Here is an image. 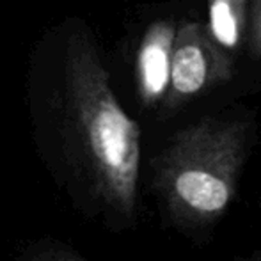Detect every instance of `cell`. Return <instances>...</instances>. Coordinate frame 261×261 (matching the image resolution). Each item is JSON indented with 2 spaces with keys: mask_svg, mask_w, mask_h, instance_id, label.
Wrapping results in <instances>:
<instances>
[{
  "mask_svg": "<svg viewBox=\"0 0 261 261\" xmlns=\"http://www.w3.org/2000/svg\"><path fill=\"white\" fill-rule=\"evenodd\" d=\"M66 137L76 179L112 222L135 220L141 178V126L110 87L96 46L76 36L66 50Z\"/></svg>",
  "mask_w": 261,
  "mask_h": 261,
  "instance_id": "1",
  "label": "cell"
},
{
  "mask_svg": "<svg viewBox=\"0 0 261 261\" xmlns=\"http://www.w3.org/2000/svg\"><path fill=\"white\" fill-rule=\"evenodd\" d=\"M176 25L171 20H156L146 29L137 50L135 82L139 100L144 107L162 105L171 76V55Z\"/></svg>",
  "mask_w": 261,
  "mask_h": 261,
  "instance_id": "4",
  "label": "cell"
},
{
  "mask_svg": "<svg viewBox=\"0 0 261 261\" xmlns=\"http://www.w3.org/2000/svg\"><path fill=\"white\" fill-rule=\"evenodd\" d=\"M251 141V123L237 116H206L176 132L151 165L164 219L190 238L208 237L237 199Z\"/></svg>",
  "mask_w": 261,
  "mask_h": 261,
  "instance_id": "2",
  "label": "cell"
},
{
  "mask_svg": "<svg viewBox=\"0 0 261 261\" xmlns=\"http://www.w3.org/2000/svg\"><path fill=\"white\" fill-rule=\"evenodd\" d=\"M13 261H87L68 245L55 240H39Z\"/></svg>",
  "mask_w": 261,
  "mask_h": 261,
  "instance_id": "6",
  "label": "cell"
},
{
  "mask_svg": "<svg viewBox=\"0 0 261 261\" xmlns=\"http://www.w3.org/2000/svg\"><path fill=\"white\" fill-rule=\"evenodd\" d=\"M251 0H208V31L226 52L240 48Z\"/></svg>",
  "mask_w": 261,
  "mask_h": 261,
  "instance_id": "5",
  "label": "cell"
},
{
  "mask_svg": "<svg viewBox=\"0 0 261 261\" xmlns=\"http://www.w3.org/2000/svg\"><path fill=\"white\" fill-rule=\"evenodd\" d=\"M249 13H247V45L249 52L252 57H261V0H252L249 2Z\"/></svg>",
  "mask_w": 261,
  "mask_h": 261,
  "instance_id": "7",
  "label": "cell"
},
{
  "mask_svg": "<svg viewBox=\"0 0 261 261\" xmlns=\"http://www.w3.org/2000/svg\"><path fill=\"white\" fill-rule=\"evenodd\" d=\"M233 76V61L199 21L176 27L171 55V76L162 107L169 112Z\"/></svg>",
  "mask_w": 261,
  "mask_h": 261,
  "instance_id": "3",
  "label": "cell"
},
{
  "mask_svg": "<svg viewBox=\"0 0 261 261\" xmlns=\"http://www.w3.org/2000/svg\"><path fill=\"white\" fill-rule=\"evenodd\" d=\"M226 261H261V254L240 256V258H233V259H226Z\"/></svg>",
  "mask_w": 261,
  "mask_h": 261,
  "instance_id": "8",
  "label": "cell"
}]
</instances>
